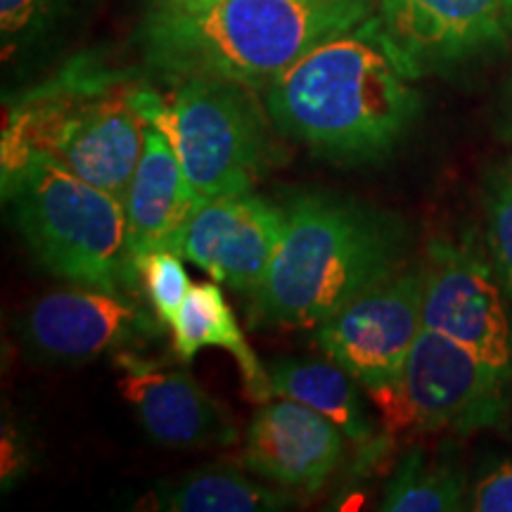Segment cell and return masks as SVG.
<instances>
[{
	"label": "cell",
	"instance_id": "obj_14",
	"mask_svg": "<svg viewBox=\"0 0 512 512\" xmlns=\"http://www.w3.org/2000/svg\"><path fill=\"white\" fill-rule=\"evenodd\" d=\"M344 439L347 434L325 415L275 396L249 422L242 460L266 482L316 494L342 463Z\"/></svg>",
	"mask_w": 512,
	"mask_h": 512
},
{
	"label": "cell",
	"instance_id": "obj_16",
	"mask_svg": "<svg viewBox=\"0 0 512 512\" xmlns=\"http://www.w3.org/2000/svg\"><path fill=\"white\" fill-rule=\"evenodd\" d=\"M266 370L273 399L283 396L313 408L335 422L347 434V439L361 448L382 441V437H377V425L363 399L366 389L335 361L285 356L268 361Z\"/></svg>",
	"mask_w": 512,
	"mask_h": 512
},
{
	"label": "cell",
	"instance_id": "obj_7",
	"mask_svg": "<svg viewBox=\"0 0 512 512\" xmlns=\"http://www.w3.org/2000/svg\"><path fill=\"white\" fill-rule=\"evenodd\" d=\"M512 380L470 349L422 328L392 394L373 401L384 432H458L501 427L510 411Z\"/></svg>",
	"mask_w": 512,
	"mask_h": 512
},
{
	"label": "cell",
	"instance_id": "obj_1",
	"mask_svg": "<svg viewBox=\"0 0 512 512\" xmlns=\"http://www.w3.org/2000/svg\"><path fill=\"white\" fill-rule=\"evenodd\" d=\"M411 81L373 15L309 50L261 98L285 138L358 166L387 159L415 124L422 98Z\"/></svg>",
	"mask_w": 512,
	"mask_h": 512
},
{
	"label": "cell",
	"instance_id": "obj_18",
	"mask_svg": "<svg viewBox=\"0 0 512 512\" xmlns=\"http://www.w3.org/2000/svg\"><path fill=\"white\" fill-rule=\"evenodd\" d=\"M292 496L280 486H266L233 467H200L164 479L140 508L164 512H273L285 510Z\"/></svg>",
	"mask_w": 512,
	"mask_h": 512
},
{
	"label": "cell",
	"instance_id": "obj_4",
	"mask_svg": "<svg viewBox=\"0 0 512 512\" xmlns=\"http://www.w3.org/2000/svg\"><path fill=\"white\" fill-rule=\"evenodd\" d=\"M140 81L95 57H76L5 107L0 166L43 159L124 202L145 147Z\"/></svg>",
	"mask_w": 512,
	"mask_h": 512
},
{
	"label": "cell",
	"instance_id": "obj_11",
	"mask_svg": "<svg viewBox=\"0 0 512 512\" xmlns=\"http://www.w3.org/2000/svg\"><path fill=\"white\" fill-rule=\"evenodd\" d=\"M285 230V204L254 190L204 200L171 242L216 283L252 294L264 283Z\"/></svg>",
	"mask_w": 512,
	"mask_h": 512
},
{
	"label": "cell",
	"instance_id": "obj_13",
	"mask_svg": "<svg viewBox=\"0 0 512 512\" xmlns=\"http://www.w3.org/2000/svg\"><path fill=\"white\" fill-rule=\"evenodd\" d=\"M114 363L121 370L119 394L155 444L174 451H197L238 439L226 408L190 370L157 366L133 351H119Z\"/></svg>",
	"mask_w": 512,
	"mask_h": 512
},
{
	"label": "cell",
	"instance_id": "obj_15",
	"mask_svg": "<svg viewBox=\"0 0 512 512\" xmlns=\"http://www.w3.org/2000/svg\"><path fill=\"white\" fill-rule=\"evenodd\" d=\"M197 204L200 200L178 162L174 147L162 131L150 124L145 128L143 155L138 159L124 200L128 259L133 268L140 256L152 249L171 247Z\"/></svg>",
	"mask_w": 512,
	"mask_h": 512
},
{
	"label": "cell",
	"instance_id": "obj_21",
	"mask_svg": "<svg viewBox=\"0 0 512 512\" xmlns=\"http://www.w3.org/2000/svg\"><path fill=\"white\" fill-rule=\"evenodd\" d=\"M136 271L138 283L143 285L159 323L171 328L185 299H188L192 285H195L185 271V259L176 249L159 247L140 256L136 261Z\"/></svg>",
	"mask_w": 512,
	"mask_h": 512
},
{
	"label": "cell",
	"instance_id": "obj_19",
	"mask_svg": "<svg viewBox=\"0 0 512 512\" xmlns=\"http://www.w3.org/2000/svg\"><path fill=\"white\" fill-rule=\"evenodd\" d=\"M463 508V475L448 460L427 458L422 451L403 456L380 501V510L389 512H444Z\"/></svg>",
	"mask_w": 512,
	"mask_h": 512
},
{
	"label": "cell",
	"instance_id": "obj_22",
	"mask_svg": "<svg viewBox=\"0 0 512 512\" xmlns=\"http://www.w3.org/2000/svg\"><path fill=\"white\" fill-rule=\"evenodd\" d=\"M67 0H0V41L3 60L43 41L57 27Z\"/></svg>",
	"mask_w": 512,
	"mask_h": 512
},
{
	"label": "cell",
	"instance_id": "obj_20",
	"mask_svg": "<svg viewBox=\"0 0 512 512\" xmlns=\"http://www.w3.org/2000/svg\"><path fill=\"white\" fill-rule=\"evenodd\" d=\"M486 247L503 290L512 297V157L486 171L482 183Z\"/></svg>",
	"mask_w": 512,
	"mask_h": 512
},
{
	"label": "cell",
	"instance_id": "obj_23",
	"mask_svg": "<svg viewBox=\"0 0 512 512\" xmlns=\"http://www.w3.org/2000/svg\"><path fill=\"white\" fill-rule=\"evenodd\" d=\"M467 508L477 512H512V460H503L477 479Z\"/></svg>",
	"mask_w": 512,
	"mask_h": 512
},
{
	"label": "cell",
	"instance_id": "obj_26",
	"mask_svg": "<svg viewBox=\"0 0 512 512\" xmlns=\"http://www.w3.org/2000/svg\"><path fill=\"white\" fill-rule=\"evenodd\" d=\"M204 3H209V0H159V5H169V8H197Z\"/></svg>",
	"mask_w": 512,
	"mask_h": 512
},
{
	"label": "cell",
	"instance_id": "obj_12",
	"mask_svg": "<svg viewBox=\"0 0 512 512\" xmlns=\"http://www.w3.org/2000/svg\"><path fill=\"white\" fill-rule=\"evenodd\" d=\"M157 320L126 292L76 287L31 302L17 320V332L43 361L79 363L155 337Z\"/></svg>",
	"mask_w": 512,
	"mask_h": 512
},
{
	"label": "cell",
	"instance_id": "obj_3",
	"mask_svg": "<svg viewBox=\"0 0 512 512\" xmlns=\"http://www.w3.org/2000/svg\"><path fill=\"white\" fill-rule=\"evenodd\" d=\"M375 0H209L157 5L140 29L143 60L166 81L209 76L264 91L328 38L375 15Z\"/></svg>",
	"mask_w": 512,
	"mask_h": 512
},
{
	"label": "cell",
	"instance_id": "obj_9",
	"mask_svg": "<svg viewBox=\"0 0 512 512\" xmlns=\"http://www.w3.org/2000/svg\"><path fill=\"white\" fill-rule=\"evenodd\" d=\"M422 323L512 380V316L496 268L472 240H434L422 261Z\"/></svg>",
	"mask_w": 512,
	"mask_h": 512
},
{
	"label": "cell",
	"instance_id": "obj_24",
	"mask_svg": "<svg viewBox=\"0 0 512 512\" xmlns=\"http://www.w3.org/2000/svg\"><path fill=\"white\" fill-rule=\"evenodd\" d=\"M27 465V456L22 453V446L17 444L15 432L10 430V439L8 432L3 434V484L8 486L10 482H15L19 472L24 470Z\"/></svg>",
	"mask_w": 512,
	"mask_h": 512
},
{
	"label": "cell",
	"instance_id": "obj_8",
	"mask_svg": "<svg viewBox=\"0 0 512 512\" xmlns=\"http://www.w3.org/2000/svg\"><path fill=\"white\" fill-rule=\"evenodd\" d=\"M422 287V264L403 266L313 328V339L325 358L356 377L370 401L399 387L406 358L425 328Z\"/></svg>",
	"mask_w": 512,
	"mask_h": 512
},
{
	"label": "cell",
	"instance_id": "obj_25",
	"mask_svg": "<svg viewBox=\"0 0 512 512\" xmlns=\"http://www.w3.org/2000/svg\"><path fill=\"white\" fill-rule=\"evenodd\" d=\"M501 131L503 136L512 143V79L508 81L503 93V102H501Z\"/></svg>",
	"mask_w": 512,
	"mask_h": 512
},
{
	"label": "cell",
	"instance_id": "obj_10",
	"mask_svg": "<svg viewBox=\"0 0 512 512\" xmlns=\"http://www.w3.org/2000/svg\"><path fill=\"white\" fill-rule=\"evenodd\" d=\"M377 22L411 79L505 48L512 0H375Z\"/></svg>",
	"mask_w": 512,
	"mask_h": 512
},
{
	"label": "cell",
	"instance_id": "obj_6",
	"mask_svg": "<svg viewBox=\"0 0 512 512\" xmlns=\"http://www.w3.org/2000/svg\"><path fill=\"white\" fill-rule=\"evenodd\" d=\"M162 93L145 83L140 107L147 124L164 133L197 200L254 190L287 159L278 126L256 88L238 81L190 76Z\"/></svg>",
	"mask_w": 512,
	"mask_h": 512
},
{
	"label": "cell",
	"instance_id": "obj_5",
	"mask_svg": "<svg viewBox=\"0 0 512 512\" xmlns=\"http://www.w3.org/2000/svg\"><path fill=\"white\" fill-rule=\"evenodd\" d=\"M3 202L34 259L76 287L126 292L138 283L128 259L124 202L43 159L0 166Z\"/></svg>",
	"mask_w": 512,
	"mask_h": 512
},
{
	"label": "cell",
	"instance_id": "obj_17",
	"mask_svg": "<svg viewBox=\"0 0 512 512\" xmlns=\"http://www.w3.org/2000/svg\"><path fill=\"white\" fill-rule=\"evenodd\" d=\"M171 347L181 361H192L202 349L221 347L235 358L240 368L242 389L252 403L273 399L266 363L259 361L240 330L221 283H197L171 323Z\"/></svg>",
	"mask_w": 512,
	"mask_h": 512
},
{
	"label": "cell",
	"instance_id": "obj_2",
	"mask_svg": "<svg viewBox=\"0 0 512 512\" xmlns=\"http://www.w3.org/2000/svg\"><path fill=\"white\" fill-rule=\"evenodd\" d=\"M411 233L373 204L297 192L264 283L249 297L252 328L313 330L366 287L408 266Z\"/></svg>",
	"mask_w": 512,
	"mask_h": 512
}]
</instances>
